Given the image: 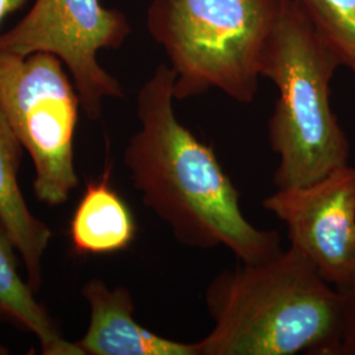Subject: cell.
<instances>
[{"mask_svg":"<svg viewBox=\"0 0 355 355\" xmlns=\"http://www.w3.org/2000/svg\"><path fill=\"white\" fill-rule=\"evenodd\" d=\"M0 221V321L32 333L44 355H83L70 343L19 271V257Z\"/></svg>","mask_w":355,"mask_h":355,"instance_id":"obj_11","label":"cell"},{"mask_svg":"<svg viewBox=\"0 0 355 355\" xmlns=\"http://www.w3.org/2000/svg\"><path fill=\"white\" fill-rule=\"evenodd\" d=\"M129 33L125 15L103 7L101 0H35L29 12L0 35V51L58 57L76 85L83 112L96 120L104 99L124 95L120 82L99 64L98 53L119 48Z\"/></svg>","mask_w":355,"mask_h":355,"instance_id":"obj_6","label":"cell"},{"mask_svg":"<svg viewBox=\"0 0 355 355\" xmlns=\"http://www.w3.org/2000/svg\"><path fill=\"white\" fill-rule=\"evenodd\" d=\"M10 353H11L10 349H8L7 346H4V345L0 343V355H8Z\"/></svg>","mask_w":355,"mask_h":355,"instance_id":"obj_15","label":"cell"},{"mask_svg":"<svg viewBox=\"0 0 355 355\" xmlns=\"http://www.w3.org/2000/svg\"><path fill=\"white\" fill-rule=\"evenodd\" d=\"M175 71L159 64L137 95L140 129L123 162L142 203L167 224L182 245L227 248L242 263L282 252L277 230L257 228L240 205V191L211 145L184 127L174 111Z\"/></svg>","mask_w":355,"mask_h":355,"instance_id":"obj_1","label":"cell"},{"mask_svg":"<svg viewBox=\"0 0 355 355\" xmlns=\"http://www.w3.org/2000/svg\"><path fill=\"white\" fill-rule=\"evenodd\" d=\"M343 336L340 355H355V287L343 292Z\"/></svg>","mask_w":355,"mask_h":355,"instance_id":"obj_13","label":"cell"},{"mask_svg":"<svg viewBox=\"0 0 355 355\" xmlns=\"http://www.w3.org/2000/svg\"><path fill=\"white\" fill-rule=\"evenodd\" d=\"M340 66L302 4L287 0L259 69L279 91L268 123L270 146L279 158L277 189L304 186L349 165L350 142L330 105Z\"/></svg>","mask_w":355,"mask_h":355,"instance_id":"obj_3","label":"cell"},{"mask_svg":"<svg viewBox=\"0 0 355 355\" xmlns=\"http://www.w3.org/2000/svg\"><path fill=\"white\" fill-rule=\"evenodd\" d=\"M111 162L89 180L70 220L69 237L76 255H111L127 250L137 236V221L111 184Z\"/></svg>","mask_w":355,"mask_h":355,"instance_id":"obj_10","label":"cell"},{"mask_svg":"<svg viewBox=\"0 0 355 355\" xmlns=\"http://www.w3.org/2000/svg\"><path fill=\"white\" fill-rule=\"evenodd\" d=\"M26 1L28 0H0V24L7 16L21 8Z\"/></svg>","mask_w":355,"mask_h":355,"instance_id":"obj_14","label":"cell"},{"mask_svg":"<svg viewBox=\"0 0 355 355\" xmlns=\"http://www.w3.org/2000/svg\"><path fill=\"white\" fill-rule=\"evenodd\" d=\"M80 108L58 57L0 51V110L33 162L38 202L49 207L66 203L79 184L74 139Z\"/></svg>","mask_w":355,"mask_h":355,"instance_id":"obj_5","label":"cell"},{"mask_svg":"<svg viewBox=\"0 0 355 355\" xmlns=\"http://www.w3.org/2000/svg\"><path fill=\"white\" fill-rule=\"evenodd\" d=\"M199 355H340L343 296L297 250L218 272Z\"/></svg>","mask_w":355,"mask_h":355,"instance_id":"obj_2","label":"cell"},{"mask_svg":"<svg viewBox=\"0 0 355 355\" xmlns=\"http://www.w3.org/2000/svg\"><path fill=\"white\" fill-rule=\"evenodd\" d=\"M287 0H154L148 28L175 71L174 98L217 89L253 102L261 60Z\"/></svg>","mask_w":355,"mask_h":355,"instance_id":"obj_4","label":"cell"},{"mask_svg":"<svg viewBox=\"0 0 355 355\" xmlns=\"http://www.w3.org/2000/svg\"><path fill=\"white\" fill-rule=\"evenodd\" d=\"M89 306V328L76 341L83 355H199L196 343L158 336L135 318V302L125 287L89 279L82 287Z\"/></svg>","mask_w":355,"mask_h":355,"instance_id":"obj_8","label":"cell"},{"mask_svg":"<svg viewBox=\"0 0 355 355\" xmlns=\"http://www.w3.org/2000/svg\"><path fill=\"white\" fill-rule=\"evenodd\" d=\"M23 152V145L0 110V221L24 265L29 286L37 292L42 284L44 257L53 232L32 214L20 189L19 170Z\"/></svg>","mask_w":355,"mask_h":355,"instance_id":"obj_9","label":"cell"},{"mask_svg":"<svg viewBox=\"0 0 355 355\" xmlns=\"http://www.w3.org/2000/svg\"><path fill=\"white\" fill-rule=\"evenodd\" d=\"M341 66L355 76V0H297Z\"/></svg>","mask_w":355,"mask_h":355,"instance_id":"obj_12","label":"cell"},{"mask_svg":"<svg viewBox=\"0 0 355 355\" xmlns=\"http://www.w3.org/2000/svg\"><path fill=\"white\" fill-rule=\"evenodd\" d=\"M263 208L286 225L290 248L338 292L355 287V167L304 186L277 189Z\"/></svg>","mask_w":355,"mask_h":355,"instance_id":"obj_7","label":"cell"}]
</instances>
